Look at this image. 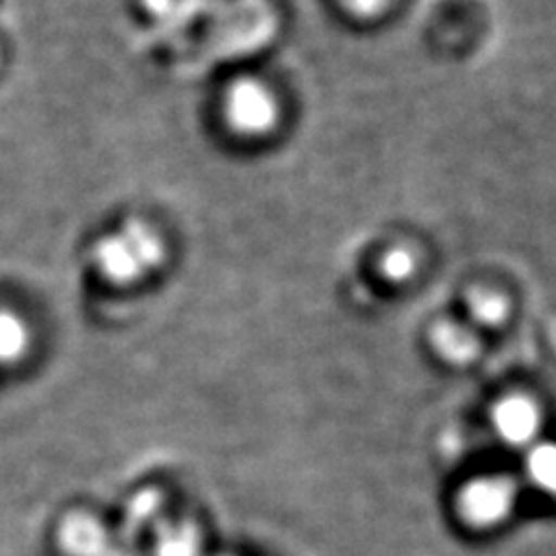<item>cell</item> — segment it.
Returning <instances> with one entry per match:
<instances>
[{
    "label": "cell",
    "mask_w": 556,
    "mask_h": 556,
    "mask_svg": "<svg viewBox=\"0 0 556 556\" xmlns=\"http://www.w3.org/2000/svg\"><path fill=\"white\" fill-rule=\"evenodd\" d=\"M519 506V484L506 473H484L466 480L455 498L462 525L471 531H494L513 519Z\"/></svg>",
    "instance_id": "cell-1"
},
{
    "label": "cell",
    "mask_w": 556,
    "mask_h": 556,
    "mask_svg": "<svg viewBox=\"0 0 556 556\" xmlns=\"http://www.w3.org/2000/svg\"><path fill=\"white\" fill-rule=\"evenodd\" d=\"M492 429L503 445L529 450L541 441V408L529 396H506L492 410Z\"/></svg>",
    "instance_id": "cell-2"
},
{
    "label": "cell",
    "mask_w": 556,
    "mask_h": 556,
    "mask_svg": "<svg viewBox=\"0 0 556 556\" xmlns=\"http://www.w3.org/2000/svg\"><path fill=\"white\" fill-rule=\"evenodd\" d=\"M525 476L535 492L556 501V443L538 441L527 450Z\"/></svg>",
    "instance_id": "cell-3"
},
{
    "label": "cell",
    "mask_w": 556,
    "mask_h": 556,
    "mask_svg": "<svg viewBox=\"0 0 556 556\" xmlns=\"http://www.w3.org/2000/svg\"><path fill=\"white\" fill-rule=\"evenodd\" d=\"M230 114L241 128H265L274 118L269 98L253 86H241L232 93Z\"/></svg>",
    "instance_id": "cell-4"
},
{
    "label": "cell",
    "mask_w": 556,
    "mask_h": 556,
    "mask_svg": "<svg viewBox=\"0 0 556 556\" xmlns=\"http://www.w3.org/2000/svg\"><path fill=\"white\" fill-rule=\"evenodd\" d=\"M439 351L455 364H466L476 357V339L466 329L445 327L439 334Z\"/></svg>",
    "instance_id": "cell-5"
},
{
    "label": "cell",
    "mask_w": 556,
    "mask_h": 556,
    "mask_svg": "<svg viewBox=\"0 0 556 556\" xmlns=\"http://www.w3.org/2000/svg\"><path fill=\"white\" fill-rule=\"evenodd\" d=\"M471 311H473V318L482 325H496L503 320V316H506V306H503V302L496 298V294H482V298H478L471 304Z\"/></svg>",
    "instance_id": "cell-6"
},
{
    "label": "cell",
    "mask_w": 556,
    "mask_h": 556,
    "mask_svg": "<svg viewBox=\"0 0 556 556\" xmlns=\"http://www.w3.org/2000/svg\"><path fill=\"white\" fill-rule=\"evenodd\" d=\"M386 269L394 278H404V276H408L413 271V257L408 253H404V251H396V253L388 255Z\"/></svg>",
    "instance_id": "cell-7"
},
{
    "label": "cell",
    "mask_w": 556,
    "mask_h": 556,
    "mask_svg": "<svg viewBox=\"0 0 556 556\" xmlns=\"http://www.w3.org/2000/svg\"><path fill=\"white\" fill-rule=\"evenodd\" d=\"M357 3H362L364 8H374V5L378 3V0H357Z\"/></svg>",
    "instance_id": "cell-8"
}]
</instances>
